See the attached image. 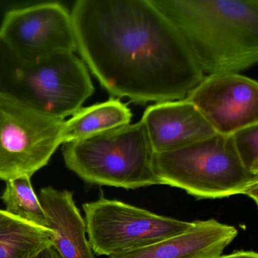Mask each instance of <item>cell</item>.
<instances>
[{
  "mask_svg": "<svg viewBox=\"0 0 258 258\" xmlns=\"http://www.w3.org/2000/svg\"><path fill=\"white\" fill-rule=\"evenodd\" d=\"M0 40L16 56L26 61L76 52L71 11L58 3L7 12L0 25Z\"/></svg>",
  "mask_w": 258,
  "mask_h": 258,
  "instance_id": "ba28073f",
  "label": "cell"
},
{
  "mask_svg": "<svg viewBox=\"0 0 258 258\" xmlns=\"http://www.w3.org/2000/svg\"><path fill=\"white\" fill-rule=\"evenodd\" d=\"M63 146L66 167L88 183L125 189L160 185L155 152L142 120Z\"/></svg>",
  "mask_w": 258,
  "mask_h": 258,
  "instance_id": "277c9868",
  "label": "cell"
},
{
  "mask_svg": "<svg viewBox=\"0 0 258 258\" xmlns=\"http://www.w3.org/2000/svg\"><path fill=\"white\" fill-rule=\"evenodd\" d=\"M93 253L112 256L148 247L191 229L183 221L101 196L83 205Z\"/></svg>",
  "mask_w": 258,
  "mask_h": 258,
  "instance_id": "8992f818",
  "label": "cell"
},
{
  "mask_svg": "<svg viewBox=\"0 0 258 258\" xmlns=\"http://www.w3.org/2000/svg\"><path fill=\"white\" fill-rule=\"evenodd\" d=\"M217 258H258V254L253 250H238L229 254L220 255Z\"/></svg>",
  "mask_w": 258,
  "mask_h": 258,
  "instance_id": "e0dca14e",
  "label": "cell"
},
{
  "mask_svg": "<svg viewBox=\"0 0 258 258\" xmlns=\"http://www.w3.org/2000/svg\"><path fill=\"white\" fill-rule=\"evenodd\" d=\"M53 232L52 247L62 258H95L87 238L85 220L69 190L41 188L39 197Z\"/></svg>",
  "mask_w": 258,
  "mask_h": 258,
  "instance_id": "7c38bea8",
  "label": "cell"
},
{
  "mask_svg": "<svg viewBox=\"0 0 258 258\" xmlns=\"http://www.w3.org/2000/svg\"><path fill=\"white\" fill-rule=\"evenodd\" d=\"M71 15L76 51L112 96L137 104L181 100L205 78L150 0H78Z\"/></svg>",
  "mask_w": 258,
  "mask_h": 258,
  "instance_id": "6da1fadb",
  "label": "cell"
},
{
  "mask_svg": "<svg viewBox=\"0 0 258 258\" xmlns=\"http://www.w3.org/2000/svg\"><path fill=\"white\" fill-rule=\"evenodd\" d=\"M51 229L24 221L0 209V258H34L52 245Z\"/></svg>",
  "mask_w": 258,
  "mask_h": 258,
  "instance_id": "5bb4252c",
  "label": "cell"
},
{
  "mask_svg": "<svg viewBox=\"0 0 258 258\" xmlns=\"http://www.w3.org/2000/svg\"><path fill=\"white\" fill-rule=\"evenodd\" d=\"M232 137L241 164L248 171L258 175V123L241 128Z\"/></svg>",
  "mask_w": 258,
  "mask_h": 258,
  "instance_id": "2e32d148",
  "label": "cell"
},
{
  "mask_svg": "<svg viewBox=\"0 0 258 258\" xmlns=\"http://www.w3.org/2000/svg\"><path fill=\"white\" fill-rule=\"evenodd\" d=\"M34 258H62L56 250L52 247L49 246L43 249Z\"/></svg>",
  "mask_w": 258,
  "mask_h": 258,
  "instance_id": "ac0fdd59",
  "label": "cell"
},
{
  "mask_svg": "<svg viewBox=\"0 0 258 258\" xmlns=\"http://www.w3.org/2000/svg\"><path fill=\"white\" fill-rule=\"evenodd\" d=\"M94 91L87 66L75 53L26 61L0 40L1 97L66 120L81 109Z\"/></svg>",
  "mask_w": 258,
  "mask_h": 258,
  "instance_id": "3957f363",
  "label": "cell"
},
{
  "mask_svg": "<svg viewBox=\"0 0 258 258\" xmlns=\"http://www.w3.org/2000/svg\"><path fill=\"white\" fill-rule=\"evenodd\" d=\"M245 196L254 201L255 204L258 202V185H253L245 192Z\"/></svg>",
  "mask_w": 258,
  "mask_h": 258,
  "instance_id": "d6986e66",
  "label": "cell"
},
{
  "mask_svg": "<svg viewBox=\"0 0 258 258\" xmlns=\"http://www.w3.org/2000/svg\"><path fill=\"white\" fill-rule=\"evenodd\" d=\"M1 199L8 214L31 224L49 229V219L34 192L31 177L22 176L6 182Z\"/></svg>",
  "mask_w": 258,
  "mask_h": 258,
  "instance_id": "9a60e30c",
  "label": "cell"
},
{
  "mask_svg": "<svg viewBox=\"0 0 258 258\" xmlns=\"http://www.w3.org/2000/svg\"><path fill=\"white\" fill-rule=\"evenodd\" d=\"M218 134L258 123V84L238 73L205 75L185 98Z\"/></svg>",
  "mask_w": 258,
  "mask_h": 258,
  "instance_id": "9c48e42d",
  "label": "cell"
},
{
  "mask_svg": "<svg viewBox=\"0 0 258 258\" xmlns=\"http://www.w3.org/2000/svg\"><path fill=\"white\" fill-rule=\"evenodd\" d=\"M238 234L235 226L215 219L196 220L186 232L108 258H217Z\"/></svg>",
  "mask_w": 258,
  "mask_h": 258,
  "instance_id": "8fae6325",
  "label": "cell"
},
{
  "mask_svg": "<svg viewBox=\"0 0 258 258\" xmlns=\"http://www.w3.org/2000/svg\"><path fill=\"white\" fill-rule=\"evenodd\" d=\"M132 112L119 99L81 108L64 120L61 133V145L87 138L98 133L131 123Z\"/></svg>",
  "mask_w": 258,
  "mask_h": 258,
  "instance_id": "4fadbf2b",
  "label": "cell"
},
{
  "mask_svg": "<svg viewBox=\"0 0 258 258\" xmlns=\"http://www.w3.org/2000/svg\"><path fill=\"white\" fill-rule=\"evenodd\" d=\"M155 154L175 150L217 134L191 102H158L146 108L141 119Z\"/></svg>",
  "mask_w": 258,
  "mask_h": 258,
  "instance_id": "30bf717a",
  "label": "cell"
},
{
  "mask_svg": "<svg viewBox=\"0 0 258 258\" xmlns=\"http://www.w3.org/2000/svg\"><path fill=\"white\" fill-rule=\"evenodd\" d=\"M177 30L204 74L258 61V0H150Z\"/></svg>",
  "mask_w": 258,
  "mask_h": 258,
  "instance_id": "7a4b0ae2",
  "label": "cell"
},
{
  "mask_svg": "<svg viewBox=\"0 0 258 258\" xmlns=\"http://www.w3.org/2000/svg\"><path fill=\"white\" fill-rule=\"evenodd\" d=\"M155 170L160 185L180 188L198 199L245 195L258 185V175L241 164L232 134L217 133L184 147L156 153Z\"/></svg>",
  "mask_w": 258,
  "mask_h": 258,
  "instance_id": "5b68a950",
  "label": "cell"
},
{
  "mask_svg": "<svg viewBox=\"0 0 258 258\" xmlns=\"http://www.w3.org/2000/svg\"><path fill=\"white\" fill-rule=\"evenodd\" d=\"M64 120L0 96V179L31 177L61 146Z\"/></svg>",
  "mask_w": 258,
  "mask_h": 258,
  "instance_id": "52a82bcc",
  "label": "cell"
}]
</instances>
